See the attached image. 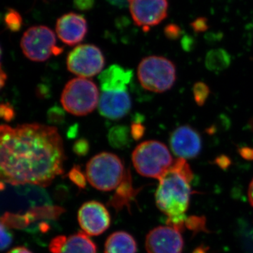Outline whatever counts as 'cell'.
Wrapping results in <instances>:
<instances>
[{"label":"cell","mask_w":253,"mask_h":253,"mask_svg":"<svg viewBox=\"0 0 253 253\" xmlns=\"http://www.w3.org/2000/svg\"><path fill=\"white\" fill-rule=\"evenodd\" d=\"M62 139L55 126L38 123L0 127V174L5 184L47 186L63 173Z\"/></svg>","instance_id":"1"},{"label":"cell","mask_w":253,"mask_h":253,"mask_svg":"<svg viewBox=\"0 0 253 253\" xmlns=\"http://www.w3.org/2000/svg\"><path fill=\"white\" fill-rule=\"evenodd\" d=\"M194 177L192 169L184 158H178L159 179L156 193L158 208L168 216L167 224L179 231L184 230Z\"/></svg>","instance_id":"2"},{"label":"cell","mask_w":253,"mask_h":253,"mask_svg":"<svg viewBox=\"0 0 253 253\" xmlns=\"http://www.w3.org/2000/svg\"><path fill=\"white\" fill-rule=\"evenodd\" d=\"M136 172L146 177L161 179L174 161L167 146L161 141H144L136 146L131 156Z\"/></svg>","instance_id":"3"},{"label":"cell","mask_w":253,"mask_h":253,"mask_svg":"<svg viewBox=\"0 0 253 253\" xmlns=\"http://www.w3.org/2000/svg\"><path fill=\"white\" fill-rule=\"evenodd\" d=\"M126 172L121 158L111 153L96 155L86 164V179L99 191L116 189L121 185Z\"/></svg>","instance_id":"4"},{"label":"cell","mask_w":253,"mask_h":253,"mask_svg":"<svg viewBox=\"0 0 253 253\" xmlns=\"http://www.w3.org/2000/svg\"><path fill=\"white\" fill-rule=\"evenodd\" d=\"M99 98V89L94 82L78 77L66 84L61 94V102L67 112L83 116L97 107Z\"/></svg>","instance_id":"5"},{"label":"cell","mask_w":253,"mask_h":253,"mask_svg":"<svg viewBox=\"0 0 253 253\" xmlns=\"http://www.w3.org/2000/svg\"><path fill=\"white\" fill-rule=\"evenodd\" d=\"M138 79L146 90L163 93L174 85L176 79L175 65L163 56H151L141 60L138 66Z\"/></svg>","instance_id":"6"},{"label":"cell","mask_w":253,"mask_h":253,"mask_svg":"<svg viewBox=\"0 0 253 253\" xmlns=\"http://www.w3.org/2000/svg\"><path fill=\"white\" fill-rule=\"evenodd\" d=\"M21 47L23 54L36 62H43L52 55L57 56L63 52L62 48L56 46L54 32L44 26H33L25 32Z\"/></svg>","instance_id":"7"},{"label":"cell","mask_w":253,"mask_h":253,"mask_svg":"<svg viewBox=\"0 0 253 253\" xmlns=\"http://www.w3.org/2000/svg\"><path fill=\"white\" fill-rule=\"evenodd\" d=\"M104 65L102 51L93 44L76 46L68 55V70L79 78H91L99 74Z\"/></svg>","instance_id":"8"},{"label":"cell","mask_w":253,"mask_h":253,"mask_svg":"<svg viewBox=\"0 0 253 253\" xmlns=\"http://www.w3.org/2000/svg\"><path fill=\"white\" fill-rule=\"evenodd\" d=\"M128 4L134 23L144 31L160 24L168 16V0H129Z\"/></svg>","instance_id":"9"},{"label":"cell","mask_w":253,"mask_h":253,"mask_svg":"<svg viewBox=\"0 0 253 253\" xmlns=\"http://www.w3.org/2000/svg\"><path fill=\"white\" fill-rule=\"evenodd\" d=\"M78 222L86 235H101L109 229L111 217L104 205L98 201L84 203L78 211Z\"/></svg>","instance_id":"10"},{"label":"cell","mask_w":253,"mask_h":253,"mask_svg":"<svg viewBox=\"0 0 253 253\" xmlns=\"http://www.w3.org/2000/svg\"><path fill=\"white\" fill-rule=\"evenodd\" d=\"M184 240L180 231L171 226H158L146 236L148 253H181Z\"/></svg>","instance_id":"11"},{"label":"cell","mask_w":253,"mask_h":253,"mask_svg":"<svg viewBox=\"0 0 253 253\" xmlns=\"http://www.w3.org/2000/svg\"><path fill=\"white\" fill-rule=\"evenodd\" d=\"M172 152L179 158L197 157L202 149V139L196 129L189 126L176 128L169 138Z\"/></svg>","instance_id":"12"},{"label":"cell","mask_w":253,"mask_h":253,"mask_svg":"<svg viewBox=\"0 0 253 253\" xmlns=\"http://www.w3.org/2000/svg\"><path fill=\"white\" fill-rule=\"evenodd\" d=\"M99 111L111 120L121 119L130 111L131 100L127 89L104 91L100 96Z\"/></svg>","instance_id":"13"},{"label":"cell","mask_w":253,"mask_h":253,"mask_svg":"<svg viewBox=\"0 0 253 253\" xmlns=\"http://www.w3.org/2000/svg\"><path fill=\"white\" fill-rule=\"evenodd\" d=\"M87 29L85 18L76 13L63 15L56 21V34L68 45H76L81 42L85 38Z\"/></svg>","instance_id":"14"},{"label":"cell","mask_w":253,"mask_h":253,"mask_svg":"<svg viewBox=\"0 0 253 253\" xmlns=\"http://www.w3.org/2000/svg\"><path fill=\"white\" fill-rule=\"evenodd\" d=\"M49 249L51 253H96L97 248L83 231L69 236H58L51 240Z\"/></svg>","instance_id":"15"},{"label":"cell","mask_w":253,"mask_h":253,"mask_svg":"<svg viewBox=\"0 0 253 253\" xmlns=\"http://www.w3.org/2000/svg\"><path fill=\"white\" fill-rule=\"evenodd\" d=\"M132 71L118 65H112L99 75L101 91L127 89V84L132 79Z\"/></svg>","instance_id":"16"},{"label":"cell","mask_w":253,"mask_h":253,"mask_svg":"<svg viewBox=\"0 0 253 253\" xmlns=\"http://www.w3.org/2000/svg\"><path fill=\"white\" fill-rule=\"evenodd\" d=\"M135 239L126 231H116L111 234L105 244L104 253H136Z\"/></svg>","instance_id":"17"},{"label":"cell","mask_w":253,"mask_h":253,"mask_svg":"<svg viewBox=\"0 0 253 253\" xmlns=\"http://www.w3.org/2000/svg\"><path fill=\"white\" fill-rule=\"evenodd\" d=\"M231 61L230 54L226 50L212 49L206 55V66L209 71L220 72L229 67Z\"/></svg>","instance_id":"18"},{"label":"cell","mask_w":253,"mask_h":253,"mask_svg":"<svg viewBox=\"0 0 253 253\" xmlns=\"http://www.w3.org/2000/svg\"><path fill=\"white\" fill-rule=\"evenodd\" d=\"M110 144L114 148L125 147L129 142V130L126 126H116L112 128L109 134Z\"/></svg>","instance_id":"19"},{"label":"cell","mask_w":253,"mask_h":253,"mask_svg":"<svg viewBox=\"0 0 253 253\" xmlns=\"http://www.w3.org/2000/svg\"><path fill=\"white\" fill-rule=\"evenodd\" d=\"M4 23L9 31H19L23 26L22 16L16 10L8 9L4 16Z\"/></svg>","instance_id":"20"},{"label":"cell","mask_w":253,"mask_h":253,"mask_svg":"<svg viewBox=\"0 0 253 253\" xmlns=\"http://www.w3.org/2000/svg\"><path fill=\"white\" fill-rule=\"evenodd\" d=\"M193 94L196 104L199 106H203L211 94L209 86L203 82H198L193 87Z\"/></svg>","instance_id":"21"},{"label":"cell","mask_w":253,"mask_h":253,"mask_svg":"<svg viewBox=\"0 0 253 253\" xmlns=\"http://www.w3.org/2000/svg\"><path fill=\"white\" fill-rule=\"evenodd\" d=\"M185 227L190 231H194L195 234L201 231L208 232V229L206 228V219L204 217L193 215L186 218Z\"/></svg>","instance_id":"22"},{"label":"cell","mask_w":253,"mask_h":253,"mask_svg":"<svg viewBox=\"0 0 253 253\" xmlns=\"http://www.w3.org/2000/svg\"><path fill=\"white\" fill-rule=\"evenodd\" d=\"M68 177L73 184L81 189H84L86 186V176L82 172L79 166H75L68 173Z\"/></svg>","instance_id":"23"},{"label":"cell","mask_w":253,"mask_h":253,"mask_svg":"<svg viewBox=\"0 0 253 253\" xmlns=\"http://www.w3.org/2000/svg\"><path fill=\"white\" fill-rule=\"evenodd\" d=\"M13 236L6 226L1 221V250L4 251L12 243Z\"/></svg>","instance_id":"24"},{"label":"cell","mask_w":253,"mask_h":253,"mask_svg":"<svg viewBox=\"0 0 253 253\" xmlns=\"http://www.w3.org/2000/svg\"><path fill=\"white\" fill-rule=\"evenodd\" d=\"M164 33L168 39L176 40L181 36V28L177 25L171 23L165 28Z\"/></svg>","instance_id":"25"},{"label":"cell","mask_w":253,"mask_h":253,"mask_svg":"<svg viewBox=\"0 0 253 253\" xmlns=\"http://www.w3.org/2000/svg\"><path fill=\"white\" fill-rule=\"evenodd\" d=\"M89 150V143L85 139H80L73 145V151L78 156H85Z\"/></svg>","instance_id":"26"},{"label":"cell","mask_w":253,"mask_h":253,"mask_svg":"<svg viewBox=\"0 0 253 253\" xmlns=\"http://www.w3.org/2000/svg\"><path fill=\"white\" fill-rule=\"evenodd\" d=\"M95 0H73V6L82 11H87L94 7Z\"/></svg>","instance_id":"27"},{"label":"cell","mask_w":253,"mask_h":253,"mask_svg":"<svg viewBox=\"0 0 253 253\" xmlns=\"http://www.w3.org/2000/svg\"><path fill=\"white\" fill-rule=\"evenodd\" d=\"M0 115L5 121L9 122L14 118V110L9 104H2L0 106Z\"/></svg>","instance_id":"28"},{"label":"cell","mask_w":253,"mask_h":253,"mask_svg":"<svg viewBox=\"0 0 253 253\" xmlns=\"http://www.w3.org/2000/svg\"><path fill=\"white\" fill-rule=\"evenodd\" d=\"M191 28L196 33H203L208 29V21L206 18L201 17L193 21Z\"/></svg>","instance_id":"29"},{"label":"cell","mask_w":253,"mask_h":253,"mask_svg":"<svg viewBox=\"0 0 253 253\" xmlns=\"http://www.w3.org/2000/svg\"><path fill=\"white\" fill-rule=\"evenodd\" d=\"M145 132V127L141 123H134L131 126V136L134 138L135 140H139Z\"/></svg>","instance_id":"30"},{"label":"cell","mask_w":253,"mask_h":253,"mask_svg":"<svg viewBox=\"0 0 253 253\" xmlns=\"http://www.w3.org/2000/svg\"><path fill=\"white\" fill-rule=\"evenodd\" d=\"M214 163L221 169H226L231 166V161L228 156L225 155H221L216 158Z\"/></svg>","instance_id":"31"},{"label":"cell","mask_w":253,"mask_h":253,"mask_svg":"<svg viewBox=\"0 0 253 253\" xmlns=\"http://www.w3.org/2000/svg\"><path fill=\"white\" fill-rule=\"evenodd\" d=\"M239 154L241 157L248 161L253 160V149L249 147H242L239 149Z\"/></svg>","instance_id":"32"},{"label":"cell","mask_w":253,"mask_h":253,"mask_svg":"<svg viewBox=\"0 0 253 253\" xmlns=\"http://www.w3.org/2000/svg\"><path fill=\"white\" fill-rule=\"evenodd\" d=\"M110 4L114 5V6H118V7H125L128 4L129 0H107Z\"/></svg>","instance_id":"33"},{"label":"cell","mask_w":253,"mask_h":253,"mask_svg":"<svg viewBox=\"0 0 253 253\" xmlns=\"http://www.w3.org/2000/svg\"><path fill=\"white\" fill-rule=\"evenodd\" d=\"M7 253H33L30 250L25 247H16L10 250Z\"/></svg>","instance_id":"34"},{"label":"cell","mask_w":253,"mask_h":253,"mask_svg":"<svg viewBox=\"0 0 253 253\" xmlns=\"http://www.w3.org/2000/svg\"><path fill=\"white\" fill-rule=\"evenodd\" d=\"M248 195H249V199L250 204L253 207V179L250 184L249 191H248Z\"/></svg>","instance_id":"35"},{"label":"cell","mask_w":253,"mask_h":253,"mask_svg":"<svg viewBox=\"0 0 253 253\" xmlns=\"http://www.w3.org/2000/svg\"><path fill=\"white\" fill-rule=\"evenodd\" d=\"M208 248L204 246H201L196 248L193 253H208Z\"/></svg>","instance_id":"36"},{"label":"cell","mask_w":253,"mask_h":253,"mask_svg":"<svg viewBox=\"0 0 253 253\" xmlns=\"http://www.w3.org/2000/svg\"><path fill=\"white\" fill-rule=\"evenodd\" d=\"M6 81V75L3 71L2 68H1V76H0V81H1V87L2 88Z\"/></svg>","instance_id":"37"}]
</instances>
